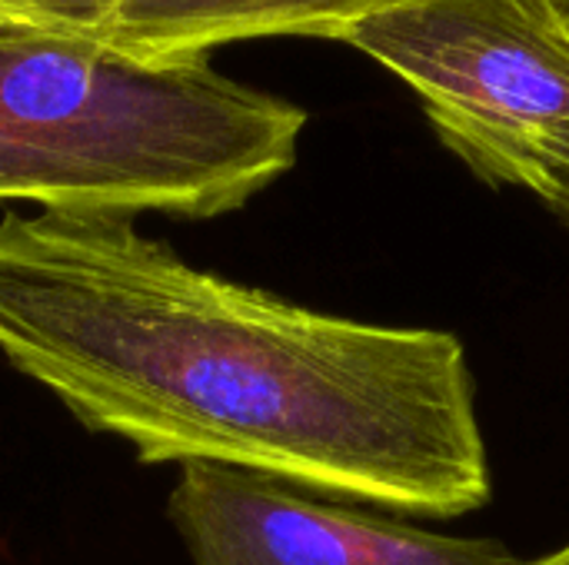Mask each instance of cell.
<instances>
[{
    "label": "cell",
    "instance_id": "obj_1",
    "mask_svg": "<svg viewBox=\"0 0 569 565\" xmlns=\"http://www.w3.org/2000/svg\"><path fill=\"white\" fill-rule=\"evenodd\" d=\"M0 356L143 466L217 463L423 519L493 500L457 333L233 283L133 216L3 210Z\"/></svg>",
    "mask_w": 569,
    "mask_h": 565
},
{
    "label": "cell",
    "instance_id": "obj_2",
    "mask_svg": "<svg viewBox=\"0 0 569 565\" xmlns=\"http://www.w3.org/2000/svg\"><path fill=\"white\" fill-rule=\"evenodd\" d=\"M307 120L210 57L137 60L0 20V203L227 216L293 170Z\"/></svg>",
    "mask_w": 569,
    "mask_h": 565
},
{
    "label": "cell",
    "instance_id": "obj_3",
    "mask_svg": "<svg viewBox=\"0 0 569 565\" xmlns=\"http://www.w3.org/2000/svg\"><path fill=\"white\" fill-rule=\"evenodd\" d=\"M340 43L403 80L477 180L543 206L569 193V17L557 0H403Z\"/></svg>",
    "mask_w": 569,
    "mask_h": 565
},
{
    "label": "cell",
    "instance_id": "obj_4",
    "mask_svg": "<svg viewBox=\"0 0 569 565\" xmlns=\"http://www.w3.org/2000/svg\"><path fill=\"white\" fill-rule=\"evenodd\" d=\"M167 516L193 565H517L497 539L443 536L300 486L217 466H180Z\"/></svg>",
    "mask_w": 569,
    "mask_h": 565
},
{
    "label": "cell",
    "instance_id": "obj_5",
    "mask_svg": "<svg viewBox=\"0 0 569 565\" xmlns=\"http://www.w3.org/2000/svg\"><path fill=\"white\" fill-rule=\"evenodd\" d=\"M403 0H123L107 47L137 60L210 57L263 37L343 40L363 17Z\"/></svg>",
    "mask_w": 569,
    "mask_h": 565
},
{
    "label": "cell",
    "instance_id": "obj_6",
    "mask_svg": "<svg viewBox=\"0 0 569 565\" xmlns=\"http://www.w3.org/2000/svg\"><path fill=\"white\" fill-rule=\"evenodd\" d=\"M123 0H0V20L107 43Z\"/></svg>",
    "mask_w": 569,
    "mask_h": 565
},
{
    "label": "cell",
    "instance_id": "obj_7",
    "mask_svg": "<svg viewBox=\"0 0 569 565\" xmlns=\"http://www.w3.org/2000/svg\"><path fill=\"white\" fill-rule=\"evenodd\" d=\"M517 565H569V543L567 546H560L557 553H547V556H540V559H520Z\"/></svg>",
    "mask_w": 569,
    "mask_h": 565
},
{
    "label": "cell",
    "instance_id": "obj_8",
    "mask_svg": "<svg viewBox=\"0 0 569 565\" xmlns=\"http://www.w3.org/2000/svg\"><path fill=\"white\" fill-rule=\"evenodd\" d=\"M547 210H550V213H553V216H557V220H560V223L569 230V193L567 196H560V200H557L553 206H547Z\"/></svg>",
    "mask_w": 569,
    "mask_h": 565
},
{
    "label": "cell",
    "instance_id": "obj_9",
    "mask_svg": "<svg viewBox=\"0 0 569 565\" xmlns=\"http://www.w3.org/2000/svg\"><path fill=\"white\" fill-rule=\"evenodd\" d=\"M557 7H560V10L569 17V0H557Z\"/></svg>",
    "mask_w": 569,
    "mask_h": 565
}]
</instances>
